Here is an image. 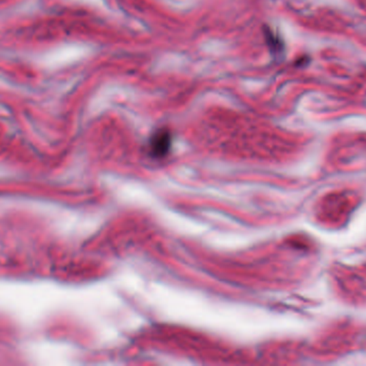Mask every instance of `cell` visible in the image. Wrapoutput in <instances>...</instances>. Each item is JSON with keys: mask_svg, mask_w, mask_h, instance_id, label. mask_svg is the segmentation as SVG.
Instances as JSON below:
<instances>
[{"mask_svg": "<svg viewBox=\"0 0 366 366\" xmlns=\"http://www.w3.org/2000/svg\"><path fill=\"white\" fill-rule=\"evenodd\" d=\"M169 143H171L169 133L165 130L159 131L154 135V140H152V148L158 155L164 154L169 150Z\"/></svg>", "mask_w": 366, "mask_h": 366, "instance_id": "6da1fadb", "label": "cell"}]
</instances>
